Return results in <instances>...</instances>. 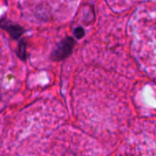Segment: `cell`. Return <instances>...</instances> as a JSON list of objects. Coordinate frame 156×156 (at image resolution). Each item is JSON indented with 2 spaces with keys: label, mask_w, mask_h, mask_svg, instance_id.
I'll list each match as a JSON object with an SVG mask.
<instances>
[{
  "label": "cell",
  "mask_w": 156,
  "mask_h": 156,
  "mask_svg": "<svg viewBox=\"0 0 156 156\" xmlns=\"http://www.w3.org/2000/svg\"><path fill=\"white\" fill-rule=\"evenodd\" d=\"M74 45H75V41H74V39L72 37H66L53 50L52 58L54 59L65 58L68 55L70 54Z\"/></svg>",
  "instance_id": "1"
},
{
  "label": "cell",
  "mask_w": 156,
  "mask_h": 156,
  "mask_svg": "<svg viewBox=\"0 0 156 156\" xmlns=\"http://www.w3.org/2000/svg\"><path fill=\"white\" fill-rule=\"evenodd\" d=\"M1 26L10 34V36L14 38H17L19 37L23 33H24V29L18 26H16V25H12L11 23L9 22H3L1 24Z\"/></svg>",
  "instance_id": "2"
},
{
  "label": "cell",
  "mask_w": 156,
  "mask_h": 156,
  "mask_svg": "<svg viewBox=\"0 0 156 156\" xmlns=\"http://www.w3.org/2000/svg\"><path fill=\"white\" fill-rule=\"evenodd\" d=\"M84 34H85V32H84V29H83L82 27H77V28L74 30V36H75L78 39L83 37Z\"/></svg>",
  "instance_id": "3"
},
{
  "label": "cell",
  "mask_w": 156,
  "mask_h": 156,
  "mask_svg": "<svg viewBox=\"0 0 156 156\" xmlns=\"http://www.w3.org/2000/svg\"><path fill=\"white\" fill-rule=\"evenodd\" d=\"M25 49H26V45L24 44V42H20L19 44V47H18V55L23 58L25 57Z\"/></svg>",
  "instance_id": "4"
}]
</instances>
